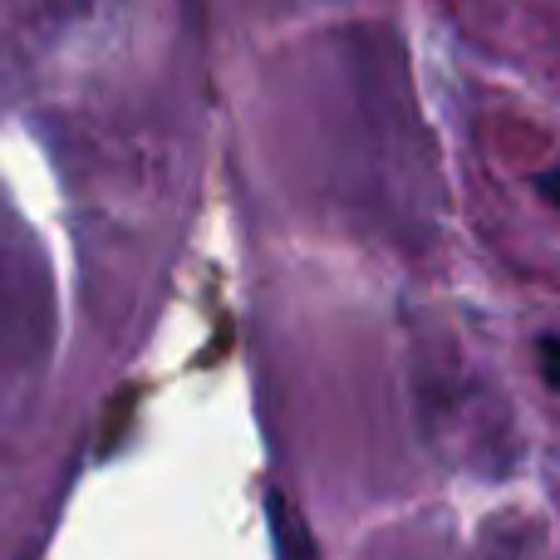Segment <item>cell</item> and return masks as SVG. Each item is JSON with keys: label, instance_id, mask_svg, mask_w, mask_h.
I'll return each mask as SVG.
<instances>
[{"label": "cell", "instance_id": "obj_1", "mask_svg": "<svg viewBox=\"0 0 560 560\" xmlns=\"http://www.w3.org/2000/svg\"><path fill=\"white\" fill-rule=\"evenodd\" d=\"M266 506H271L276 556L280 560H315V541H310V526H305V516L295 512V502H290L285 492H271Z\"/></svg>", "mask_w": 560, "mask_h": 560}, {"label": "cell", "instance_id": "obj_2", "mask_svg": "<svg viewBox=\"0 0 560 560\" xmlns=\"http://www.w3.org/2000/svg\"><path fill=\"white\" fill-rule=\"evenodd\" d=\"M536 354H541V378H546L551 388H560V339L546 335L541 345H536Z\"/></svg>", "mask_w": 560, "mask_h": 560}, {"label": "cell", "instance_id": "obj_3", "mask_svg": "<svg viewBox=\"0 0 560 560\" xmlns=\"http://www.w3.org/2000/svg\"><path fill=\"white\" fill-rule=\"evenodd\" d=\"M536 192H541L551 207H560V163L546 167V173H536Z\"/></svg>", "mask_w": 560, "mask_h": 560}]
</instances>
